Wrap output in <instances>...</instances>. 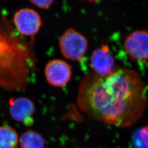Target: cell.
Segmentation results:
<instances>
[{
	"mask_svg": "<svg viewBox=\"0 0 148 148\" xmlns=\"http://www.w3.org/2000/svg\"><path fill=\"white\" fill-rule=\"evenodd\" d=\"M124 47L131 58L137 61L148 60V32L137 30L126 37Z\"/></svg>",
	"mask_w": 148,
	"mask_h": 148,
	"instance_id": "8992f818",
	"label": "cell"
},
{
	"mask_svg": "<svg viewBox=\"0 0 148 148\" xmlns=\"http://www.w3.org/2000/svg\"><path fill=\"white\" fill-rule=\"evenodd\" d=\"M19 140L18 133L13 127L0 126V148H15Z\"/></svg>",
	"mask_w": 148,
	"mask_h": 148,
	"instance_id": "9c48e42d",
	"label": "cell"
},
{
	"mask_svg": "<svg viewBox=\"0 0 148 148\" xmlns=\"http://www.w3.org/2000/svg\"><path fill=\"white\" fill-rule=\"evenodd\" d=\"M90 65L93 73L100 76H107L116 68L115 59L106 45L93 51L90 57Z\"/></svg>",
	"mask_w": 148,
	"mask_h": 148,
	"instance_id": "52a82bcc",
	"label": "cell"
},
{
	"mask_svg": "<svg viewBox=\"0 0 148 148\" xmlns=\"http://www.w3.org/2000/svg\"><path fill=\"white\" fill-rule=\"evenodd\" d=\"M19 142L21 148H45L46 145L42 136L32 130L23 133Z\"/></svg>",
	"mask_w": 148,
	"mask_h": 148,
	"instance_id": "ba28073f",
	"label": "cell"
},
{
	"mask_svg": "<svg viewBox=\"0 0 148 148\" xmlns=\"http://www.w3.org/2000/svg\"></svg>",
	"mask_w": 148,
	"mask_h": 148,
	"instance_id": "4fadbf2b",
	"label": "cell"
},
{
	"mask_svg": "<svg viewBox=\"0 0 148 148\" xmlns=\"http://www.w3.org/2000/svg\"><path fill=\"white\" fill-rule=\"evenodd\" d=\"M45 75L49 85L55 87H62L69 83L72 76V70L67 62L55 59L46 64Z\"/></svg>",
	"mask_w": 148,
	"mask_h": 148,
	"instance_id": "277c9868",
	"label": "cell"
},
{
	"mask_svg": "<svg viewBox=\"0 0 148 148\" xmlns=\"http://www.w3.org/2000/svg\"><path fill=\"white\" fill-rule=\"evenodd\" d=\"M76 102L81 111L95 121L130 127L145 110L146 86L140 75L129 68H116L106 76L91 73L81 80Z\"/></svg>",
	"mask_w": 148,
	"mask_h": 148,
	"instance_id": "6da1fadb",
	"label": "cell"
},
{
	"mask_svg": "<svg viewBox=\"0 0 148 148\" xmlns=\"http://www.w3.org/2000/svg\"><path fill=\"white\" fill-rule=\"evenodd\" d=\"M132 142L135 148H148V125L138 130L134 133Z\"/></svg>",
	"mask_w": 148,
	"mask_h": 148,
	"instance_id": "30bf717a",
	"label": "cell"
},
{
	"mask_svg": "<svg viewBox=\"0 0 148 148\" xmlns=\"http://www.w3.org/2000/svg\"><path fill=\"white\" fill-rule=\"evenodd\" d=\"M85 1H89V2H97V1H99L100 0H85Z\"/></svg>",
	"mask_w": 148,
	"mask_h": 148,
	"instance_id": "7c38bea8",
	"label": "cell"
},
{
	"mask_svg": "<svg viewBox=\"0 0 148 148\" xmlns=\"http://www.w3.org/2000/svg\"><path fill=\"white\" fill-rule=\"evenodd\" d=\"M32 5L41 9H47L52 5L55 0H30Z\"/></svg>",
	"mask_w": 148,
	"mask_h": 148,
	"instance_id": "8fae6325",
	"label": "cell"
},
{
	"mask_svg": "<svg viewBox=\"0 0 148 148\" xmlns=\"http://www.w3.org/2000/svg\"><path fill=\"white\" fill-rule=\"evenodd\" d=\"M59 46L64 57L73 61L81 62L87 52L88 41L82 34L70 28L61 36Z\"/></svg>",
	"mask_w": 148,
	"mask_h": 148,
	"instance_id": "7a4b0ae2",
	"label": "cell"
},
{
	"mask_svg": "<svg viewBox=\"0 0 148 148\" xmlns=\"http://www.w3.org/2000/svg\"><path fill=\"white\" fill-rule=\"evenodd\" d=\"M13 23L17 31L27 36L36 35L42 24L39 14L30 8H23L17 11L13 16Z\"/></svg>",
	"mask_w": 148,
	"mask_h": 148,
	"instance_id": "3957f363",
	"label": "cell"
},
{
	"mask_svg": "<svg viewBox=\"0 0 148 148\" xmlns=\"http://www.w3.org/2000/svg\"><path fill=\"white\" fill-rule=\"evenodd\" d=\"M8 105L10 114L13 120L26 126L33 125L35 106L31 99L23 97L12 98Z\"/></svg>",
	"mask_w": 148,
	"mask_h": 148,
	"instance_id": "5b68a950",
	"label": "cell"
}]
</instances>
